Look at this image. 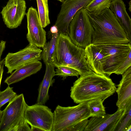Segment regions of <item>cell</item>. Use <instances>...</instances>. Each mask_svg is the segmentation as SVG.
Instances as JSON below:
<instances>
[{
	"label": "cell",
	"mask_w": 131,
	"mask_h": 131,
	"mask_svg": "<svg viewBox=\"0 0 131 131\" xmlns=\"http://www.w3.org/2000/svg\"><path fill=\"white\" fill-rule=\"evenodd\" d=\"M116 88L109 76L94 72L80 75L71 87L70 96L77 104L100 99L104 101Z\"/></svg>",
	"instance_id": "1"
},
{
	"label": "cell",
	"mask_w": 131,
	"mask_h": 131,
	"mask_svg": "<svg viewBox=\"0 0 131 131\" xmlns=\"http://www.w3.org/2000/svg\"><path fill=\"white\" fill-rule=\"evenodd\" d=\"M88 15L94 29L92 43H129L124 29L110 8L97 15L88 13Z\"/></svg>",
	"instance_id": "2"
},
{
	"label": "cell",
	"mask_w": 131,
	"mask_h": 131,
	"mask_svg": "<svg viewBox=\"0 0 131 131\" xmlns=\"http://www.w3.org/2000/svg\"><path fill=\"white\" fill-rule=\"evenodd\" d=\"M52 62L56 68L63 66L75 69L80 75L93 72L85 57L84 49L75 45L68 35L58 34Z\"/></svg>",
	"instance_id": "3"
},
{
	"label": "cell",
	"mask_w": 131,
	"mask_h": 131,
	"mask_svg": "<svg viewBox=\"0 0 131 131\" xmlns=\"http://www.w3.org/2000/svg\"><path fill=\"white\" fill-rule=\"evenodd\" d=\"M53 113L52 131H71L77 124L91 117L87 102L73 106L63 107L58 105Z\"/></svg>",
	"instance_id": "4"
},
{
	"label": "cell",
	"mask_w": 131,
	"mask_h": 131,
	"mask_svg": "<svg viewBox=\"0 0 131 131\" xmlns=\"http://www.w3.org/2000/svg\"><path fill=\"white\" fill-rule=\"evenodd\" d=\"M94 29L84 8L78 11L70 21L68 35L77 46L84 49L92 43Z\"/></svg>",
	"instance_id": "5"
},
{
	"label": "cell",
	"mask_w": 131,
	"mask_h": 131,
	"mask_svg": "<svg viewBox=\"0 0 131 131\" xmlns=\"http://www.w3.org/2000/svg\"><path fill=\"white\" fill-rule=\"evenodd\" d=\"M95 45L105 56L106 62L103 72L108 76L115 73L131 51V44L129 43Z\"/></svg>",
	"instance_id": "6"
},
{
	"label": "cell",
	"mask_w": 131,
	"mask_h": 131,
	"mask_svg": "<svg viewBox=\"0 0 131 131\" xmlns=\"http://www.w3.org/2000/svg\"><path fill=\"white\" fill-rule=\"evenodd\" d=\"M27 105L23 94L17 95L10 100L3 111L0 122V131H12L24 118Z\"/></svg>",
	"instance_id": "7"
},
{
	"label": "cell",
	"mask_w": 131,
	"mask_h": 131,
	"mask_svg": "<svg viewBox=\"0 0 131 131\" xmlns=\"http://www.w3.org/2000/svg\"><path fill=\"white\" fill-rule=\"evenodd\" d=\"M25 120L31 126L42 131H52L54 121L53 113L44 105L36 103L27 105L24 113Z\"/></svg>",
	"instance_id": "8"
},
{
	"label": "cell",
	"mask_w": 131,
	"mask_h": 131,
	"mask_svg": "<svg viewBox=\"0 0 131 131\" xmlns=\"http://www.w3.org/2000/svg\"><path fill=\"white\" fill-rule=\"evenodd\" d=\"M42 50L29 44L24 49L15 53H8L5 58L4 65L7 69V73L29 62L41 59Z\"/></svg>",
	"instance_id": "9"
},
{
	"label": "cell",
	"mask_w": 131,
	"mask_h": 131,
	"mask_svg": "<svg viewBox=\"0 0 131 131\" xmlns=\"http://www.w3.org/2000/svg\"><path fill=\"white\" fill-rule=\"evenodd\" d=\"M92 0H65L62 3L54 25L57 28L58 34L68 35L70 21L77 12L84 8Z\"/></svg>",
	"instance_id": "10"
},
{
	"label": "cell",
	"mask_w": 131,
	"mask_h": 131,
	"mask_svg": "<svg viewBox=\"0 0 131 131\" xmlns=\"http://www.w3.org/2000/svg\"><path fill=\"white\" fill-rule=\"evenodd\" d=\"M26 14L28 30L26 38L29 44L42 47L46 41V32L41 25L37 11L31 6Z\"/></svg>",
	"instance_id": "11"
},
{
	"label": "cell",
	"mask_w": 131,
	"mask_h": 131,
	"mask_svg": "<svg viewBox=\"0 0 131 131\" xmlns=\"http://www.w3.org/2000/svg\"><path fill=\"white\" fill-rule=\"evenodd\" d=\"M26 8L25 0H9L1 12L7 27L13 29L19 26L26 14Z\"/></svg>",
	"instance_id": "12"
},
{
	"label": "cell",
	"mask_w": 131,
	"mask_h": 131,
	"mask_svg": "<svg viewBox=\"0 0 131 131\" xmlns=\"http://www.w3.org/2000/svg\"><path fill=\"white\" fill-rule=\"evenodd\" d=\"M125 109L118 108L113 114H106L100 117H92L89 120L84 131H113Z\"/></svg>",
	"instance_id": "13"
},
{
	"label": "cell",
	"mask_w": 131,
	"mask_h": 131,
	"mask_svg": "<svg viewBox=\"0 0 131 131\" xmlns=\"http://www.w3.org/2000/svg\"><path fill=\"white\" fill-rule=\"evenodd\" d=\"M115 91L118 95L116 105L118 108L125 109L131 104V66L122 74Z\"/></svg>",
	"instance_id": "14"
},
{
	"label": "cell",
	"mask_w": 131,
	"mask_h": 131,
	"mask_svg": "<svg viewBox=\"0 0 131 131\" xmlns=\"http://www.w3.org/2000/svg\"><path fill=\"white\" fill-rule=\"evenodd\" d=\"M85 57L93 71L99 74L105 75L103 72L106 62L105 56L95 44L91 43L84 49Z\"/></svg>",
	"instance_id": "15"
},
{
	"label": "cell",
	"mask_w": 131,
	"mask_h": 131,
	"mask_svg": "<svg viewBox=\"0 0 131 131\" xmlns=\"http://www.w3.org/2000/svg\"><path fill=\"white\" fill-rule=\"evenodd\" d=\"M109 8L124 29L131 44V20L125 4L123 0H112Z\"/></svg>",
	"instance_id": "16"
},
{
	"label": "cell",
	"mask_w": 131,
	"mask_h": 131,
	"mask_svg": "<svg viewBox=\"0 0 131 131\" xmlns=\"http://www.w3.org/2000/svg\"><path fill=\"white\" fill-rule=\"evenodd\" d=\"M42 64L39 61L25 64L15 70L7 77L4 82L8 85L18 82L26 77L35 74L40 70Z\"/></svg>",
	"instance_id": "17"
},
{
	"label": "cell",
	"mask_w": 131,
	"mask_h": 131,
	"mask_svg": "<svg viewBox=\"0 0 131 131\" xmlns=\"http://www.w3.org/2000/svg\"><path fill=\"white\" fill-rule=\"evenodd\" d=\"M46 69L43 79L40 83L38 90V93L37 103L44 105L49 99V90L52 86L55 79H53L55 76V67L52 62H46Z\"/></svg>",
	"instance_id": "18"
},
{
	"label": "cell",
	"mask_w": 131,
	"mask_h": 131,
	"mask_svg": "<svg viewBox=\"0 0 131 131\" xmlns=\"http://www.w3.org/2000/svg\"><path fill=\"white\" fill-rule=\"evenodd\" d=\"M113 131H131V104L125 108Z\"/></svg>",
	"instance_id": "19"
},
{
	"label": "cell",
	"mask_w": 131,
	"mask_h": 131,
	"mask_svg": "<svg viewBox=\"0 0 131 131\" xmlns=\"http://www.w3.org/2000/svg\"><path fill=\"white\" fill-rule=\"evenodd\" d=\"M112 0H92L84 8L90 14L97 15L109 8Z\"/></svg>",
	"instance_id": "20"
},
{
	"label": "cell",
	"mask_w": 131,
	"mask_h": 131,
	"mask_svg": "<svg viewBox=\"0 0 131 131\" xmlns=\"http://www.w3.org/2000/svg\"><path fill=\"white\" fill-rule=\"evenodd\" d=\"M58 35V32L53 34L50 40L46 42L42 47L41 59L45 64L47 62H52V56L55 50Z\"/></svg>",
	"instance_id": "21"
},
{
	"label": "cell",
	"mask_w": 131,
	"mask_h": 131,
	"mask_svg": "<svg viewBox=\"0 0 131 131\" xmlns=\"http://www.w3.org/2000/svg\"><path fill=\"white\" fill-rule=\"evenodd\" d=\"M36 0L40 20L42 27L45 28L50 23L48 0Z\"/></svg>",
	"instance_id": "22"
},
{
	"label": "cell",
	"mask_w": 131,
	"mask_h": 131,
	"mask_svg": "<svg viewBox=\"0 0 131 131\" xmlns=\"http://www.w3.org/2000/svg\"><path fill=\"white\" fill-rule=\"evenodd\" d=\"M103 101L100 99L91 100L87 102L91 117H100L106 114Z\"/></svg>",
	"instance_id": "23"
},
{
	"label": "cell",
	"mask_w": 131,
	"mask_h": 131,
	"mask_svg": "<svg viewBox=\"0 0 131 131\" xmlns=\"http://www.w3.org/2000/svg\"><path fill=\"white\" fill-rule=\"evenodd\" d=\"M57 68L55 70V75L62 77L63 80L69 76H76L78 78L79 75H81L78 70L69 67L62 66Z\"/></svg>",
	"instance_id": "24"
},
{
	"label": "cell",
	"mask_w": 131,
	"mask_h": 131,
	"mask_svg": "<svg viewBox=\"0 0 131 131\" xmlns=\"http://www.w3.org/2000/svg\"><path fill=\"white\" fill-rule=\"evenodd\" d=\"M17 95L16 93L13 91V88L10 87L9 85L4 91H0V108Z\"/></svg>",
	"instance_id": "25"
},
{
	"label": "cell",
	"mask_w": 131,
	"mask_h": 131,
	"mask_svg": "<svg viewBox=\"0 0 131 131\" xmlns=\"http://www.w3.org/2000/svg\"><path fill=\"white\" fill-rule=\"evenodd\" d=\"M131 66V51L126 59L119 67L115 73L117 75L122 74Z\"/></svg>",
	"instance_id": "26"
},
{
	"label": "cell",
	"mask_w": 131,
	"mask_h": 131,
	"mask_svg": "<svg viewBox=\"0 0 131 131\" xmlns=\"http://www.w3.org/2000/svg\"><path fill=\"white\" fill-rule=\"evenodd\" d=\"M28 124L24 118L13 129L12 131H31V127Z\"/></svg>",
	"instance_id": "27"
},
{
	"label": "cell",
	"mask_w": 131,
	"mask_h": 131,
	"mask_svg": "<svg viewBox=\"0 0 131 131\" xmlns=\"http://www.w3.org/2000/svg\"><path fill=\"white\" fill-rule=\"evenodd\" d=\"M5 60V58L3 59L0 61V88L4 71V65Z\"/></svg>",
	"instance_id": "28"
},
{
	"label": "cell",
	"mask_w": 131,
	"mask_h": 131,
	"mask_svg": "<svg viewBox=\"0 0 131 131\" xmlns=\"http://www.w3.org/2000/svg\"><path fill=\"white\" fill-rule=\"evenodd\" d=\"M6 42L2 40L0 42V61H1V56L4 50L6 45Z\"/></svg>",
	"instance_id": "29"
},
{
	"label": "cell",
	"mask_w": 131,
	"mask_h": 131,
	"mask_svg": "<svg viewBox=\"0 0 131 131\" xmlns=\"http://www.w3.org/2000/svg\"><path fill=\"white\" fill-rule=\"evenodd\" d=\"M50 31L52 34L56 33L58 32V30L57 28L54 25L51 27Z\"/></svg>",
	"instance_id": "30"
},
{
	"label": "cell",
	"mask_w": 131,
	"mask_h": 131,
	"mask_svg": "<svg viewBox=\"0 0 131 131\" xmlns=\"http://www.w3.org/2000/svg\"><path fill=\"white\" fill-rule=\"evenodd\" d=\"M31 127V131H42V130H41V129L39 128L34 127V126Z\"/></svg>",
	"instance_id": "31"
},
{
	"label": "cell",
	"mask_w": 131,
	"mask_h": 131,
	"mask_svg": "<svg viewBox=\"0 0 131 131\" xmlns=\"http://www.w3.org/2000/svg\"><path fill=\"white\" fill-rule=\"evenodd\" d=\"M3 111L0 110V122L2 119L3 114Z\"/></svg>",
	"instance_id": "32"
},
{
	"label": "cell",
	"mask_w": 131,
	"mask_h": 131,
	"mask_svg": "<svg viewBox=\"0 0 131 131\" xmlns=\"http://www.w3.org/2000/svg\"><path fill=\"white\" fill-rule=\"evenodd\" d=\"M129 10L130 11V12H131V0L130 1H129Z\"/></svg>",
	"instance_id": "33"
},
{
	"label": "cell",
	"mask_w": 131,
	"mask_h": 131,
	"mask_svg": "<svg viewBox=\"0 0 131 131\" xmlns=\"http://www.w3.org/2000/svg\"><path fill=\"white\" fill-rule=\"evenodd\" d=\"M59 1L60 2H62V3H63V2L65 0H57Z\"/></svg>",
	"instance_id": "34"
},
{
	"label": "cell",
	"mask_w": 131,
	"mask_h": 131,
	"mask_svg": "<svg viewBox=\"0 0 131 131\" xmlns=\"http://www.w3.org/2000/svg\"></svg>",
	"instance_id": "35"
}]
</instances>
